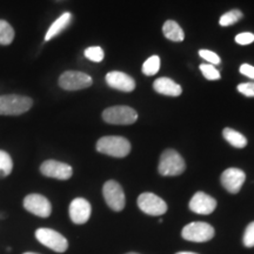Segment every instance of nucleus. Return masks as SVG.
<instances>
[{
	"mask_svg": "<svg viewBox=\"0 0 254 254\" xmlns=\"http://www.w3.org/2000/svg\"><path fill=\"white\" fill-rule=\"evenodd\" d=\"M97 151L114 158H124L131 152V144L126 138L118 135L103 136L97 142Z\"/></svg>",
	"mask_w": 254,
	"mask_h": 254,
	"instance_id": "obj_1",
	"label": "nucleus"
},
{
	"mask_svg": "<svg viewBox=\"0 0 254 254\" xmlns=\"http://www.w3.org/2000/svg\"><path fill=\"white\" fill-rule=\"evenodd\" d=\"M31 98L20 94L0 95V116H20L31 109Z\"/></svg>",
	"mask_w": 254,
	"mask_h": 254,
	"instance_id": "obj_2",
	"label": "nucleus"
},
{
	"mask_svg": "<svg viewBox=\"0 0 254 254\" xmlns=\"http://www.w3.org/2000/svg\"><path fill=\"white\" fill-rule=\"evenodd\" d=\"M186 164L182 155L174 150H166L163 152L159 161L158 171L164 177H177L184 173Z\"/></svg>",
	"mask_w": 254,
	"mask_h": 254,
	"instance_id": "obj_3",
	"label": "nucleus"
},
{
	"mask_svg": "<svg viewBox=\"0 0 254 254\" xmlns=\"http://www.w3.org/2000/svg\"><path fill=\"white\" fill-rule=\"evenodd\" d=\"M103 119L112 125H131L138 119V113L129 106H112L104 111Z\"/></svg>",
	"mask_w": 254,
	"mask_h": 254,
	"instance_id": "obj_4",
	"label": "nucleus"
},
{
	"mask_svg": "<svg viewBox=\"0 0 254 254\" xmlns=\"http://www.w3.org/2000/svg\"><path fill=\"white\" fill-rule=\"evenodd\" d=\"M182 236L184 239L192 243H206L214 237V228L207 222H190L183 228Z\"/></svg>",
	"mask_w": 254,
	"mask_h": 254,
	"instance_id": "obj_5",
	"label": "nucleus"
},
{
	"mask_svg": "<svg viewBox=\"0 0 254 254\" xmlns=\"http://www.w3.org/2000/svg\"><path fill=\"white\" fill-rule=\"evenodd\" d=\"M36 239L57 253H64L68 249V241L63 234L51 228H39L36 231Z\"/></svg>",
	"mask_w": 254,
	"mask_h": 254,
	"instance_id": "obj_6",
	"label": "nucleus"
},
{
	"mask_svg": "<svg viewBox=\"0 0 254 254\" xmlns=\"http://www.w3.org/2000/svg\"><path fill=\"white\" fill-rule=\"evenodd\" d=\"M103 195L106 204L113 211L120 212L125 207V193H124L123 187L119 185V183L114 182V180H109V182L105 183L103 187Z\"/></svg>",
	"mask_w": 254,
	"mask_h": 254,
	"instance_id": "obj_7",
	"label": "nucleus"
},
{
	"mask_svg": "<svg viewBox=\"0 0 254 254\" xmlns=\"http://www.w3.org/2000/svg\"><path fill=\"white\" fill-rule=\"evenodd\" d=\"M92 78L84 72L66 71L59 78V86L66 91H78L92 85Z\"/></svg>",
	"mask_w": 254,
	"mask_h": 254,
	"instance_id": "obj_8",
	"label": "nucleus"
},
{
	"mask_svg": "<svg viewBox=\"0 0 254 254\" xmlns=\"http://www.w3.org/2000/svg\"><path fill=\"white\" fill-rule=\"evenodd\" d=\"M138 206L142 212L148 215H163L167 211V204L160 196L153 193H141L138 198Z\"/></svg>",
	"mask_w": 254,
	"mask_h": 254,
	"instance_id": "obj_9",
	"label": "nucleus"
},
{
	"mask_svg": "<svg viewBox=\"0 0 254 254\" xmlns=\"http://www.w3.org/2000/svg\"><path fill=\"white\" fill-rule=\"evenodd\" d=\"M24 207L30 213L40 218H49L51 212H52V206H51L50 200L46 196L37 194V193L25 196Z\"/></svg>",
	"mask_w": 254,
	"mask_h": 254,
	"instance_id": "obj_10",
	"label": "nucleus"
},
{
	"mask_svg": "<svg viewBox=\"0 0 254 254\" xmlns=\"http://www.w3.org/2000/svg\"><path fill=\"white\" fill-rule=\"evenodd\" d=\"M40 172L47 178L58 180H68L72 177L73 170L69 165L57 160H46L41 164Z\"/></svg>",
	"mask_w": 254,
	"mask_h": 254,
	"instance_id": "obj_11",
	"label": "nucleus"
},
{
	"mask_svg": "<svg viewBox=\"0 0 254 254\" xmlns=\"http://www.w3.org/2000/svg\"><path fill=\"white\" fill-rule=\"evenodd\" d=\"M220 180L225 190H228L232 194H237L243 187L244 183H245L246 174L240 168L231 167L222 172Z\"/></svg>",
	"mask_w": 254,
	"mask_h": 254,
	"instance_id": "obj_12",
	"label": "nucleus"
},
{
	"mask_svg": "<svg viewBox=\"0 0 254 254\" xmlns=\"http://www.w3.org/2000/svg\"><path fill=\"white\" fill-rule=\"evenodd\" d=\"M215 207H217V200L204 192H196L190 201V209L196 214H211L214 212Z\"/></svg>",
	"mask_w": 254,
	"mask_h": 254,
	"instance_id": "obj_13",
	"label": "nucleus"
},
{
	"mask_svg": "<svg viewBox=\"0 0 254 254\" xmlns=\"http://www.w3.org/2000/svg\"><path fill=\"white\" fill-rule=\"evenodd\" d=\"M69 218L71 220L77 225H82L88 221L91 217L92 207L91 204L84 198H75L72 200L69 205Z\"/></svg>",
	"mask_w": 254,
	"mask_h": 254,
	"instance_id": "obj_14",
	"label": "nucleus"
},
{
	"mask_svg": "<svg viewBox=\"0 0 254 254\" xmlns=\"http://www.w3.org/2000/svg\"><path fill=\"white\" fill-rule=\"evenodd\" d=\"M106 82L110 87L122 92H132L135 88V81L131 75L120 71H112L106 74Z\"/></svg>",
	"mask_w": 254,
	"mask_h": 254,
	"instance_id": "obj_15",
	"label": "nucleus"
},
{
	"mask_svg": "<svg viewBox=\"0 0 254 254\" xmlns=\"http://www.w3.org/2000/svg\"><path fill=\"white\" fill-rule=\"evenodd\" d=\"M153 88L158 93L170 97H178L183 93V88L170 78H159L153 82Z\"/></svg>",
	"mask_w": 254,
	"mask_h": 254,
	"instance_id": "obj_16",
	"label": "nucleus"
},
{
	"mask_svg": "<svg viewBox=\"0 0 254 254\" xmlns=\"http://www.w3.org/2000/svg\"><path fill=\"white\" fill-rule=\"evenodd\" d=\"M71 20H72V14L69 13V12H65V13H63L58 19H57L55 23L51 25L49 31L46 32L45 40L49 41L52 39V38L58 36L59 33H62V32L68 26L69 23H71Z\"/></svg>",
	"mask_w": 254,
	"mask_h": 254,
	"instance_id": "obj_17",
	"label": "nucleus"
},
{
	"mask_svg": "<svg viewBox=\"0 0 254 254\" xmlns=\"http://www.w3.org/2000/svg\"><path fill=\"white\" fill-rule=\"evenodd\" d=\"M163 33L167 39L180 43L185 39V34H184L183 28L180 25L174 20H167L163 26Z\"/></svg>",
	"mask_w": 254,
	"mask_h": 254,
	"instance_id": "obj_18",
	"label": "nucleus"
},
{
	"mask_svg": "<svg viewBox=\"0 0 254 254\" xmlns=\"http://www.w3.org/2000/svg\"><path fill=\"white\" fill-rule=\"evenodd\" d=\"M222 135H224L225 140H226L228 144H231L233 147L236 148H244L246 147L247 145V139L244 134H241L240 132L236 131V129L230 128V127H226L222 131Z\"/></svg>",
	"mask_w": 254,
	"mask_h": 254,
	"instance_id": "obj_19",
	"label": "nucleus"
},
{
	"mask_svg": "<svg viewBox=\"0 0 254 254\" xmlns=\"http://www.w3.org/2000/svg\"><path fill=\"white\" fill-rule=\"evenodd\" d=\"M14 39V30L7 21L0 20V45H9Z\"/></svg>",
	"mask_w": 254,
	"mask_h": 254,
	"instance_id": "obj_20",
	"label": "nucleus"
},
{
	"mask_svg": "<svg viewBox=\"0 0 254 254\" xmlns=\"http://www.w3.org/2000/svg\"><path fill=\"white\" fill-rule=\"evenodd\" d=\"M13 170V161L7 152L0 150V178L9 176Z\"/></svg>",
	"mask_w": 254,
	"mask_h": 254,
	"instance_id": "obj_21",
	"label": "nucleus"
},
{
	"mask_svg": "<svg viewBox=\"0 0 254 254\" xmlns=\"http://www.w3.org/2000/svg\"><path fill=\"white\" fill-rule=\"evenodd\" d=\"M159 68H160V58L158 56H152L142 65V73L150 77V75L157 74Z\"/></svg>",
	"mask_w": 254,
	"mask_h": 254,
	"instance_id": "obj_22",
	"label": "nucleus"
},
{
	"mask_svg": "<svg viewBox=\"0 0 254 254\" xmlns=\"http://www.w3.org/2000/svg\"><path fill=\"white\" fill-rule=\"evenodd\" d=\"M241 18H243V12L240 9H232V11L226 12V13L221 15L219 24L224 27L231 26V25L238 23Z\"/></svg>",
	"mask_w": 254,
	"mask_h": 254,
	"instance_id": "obj_23",
	"label": "nucleus"
},
{
	"mask_svg": "<svg viewBox=\"0 0 254 254\" xmlns=\"http://www.w3.org/2000/svg\"><path fill=\"white\" fill-rule=\"evenodd\" d=\"M200 71L202 72L204 77L208 80H219L220 79V72L211 64H201L200 65Z\"/></svg>",
	"mask_w": 254,
	"mask_h": 254,
	"instance_id": "obj_24",
	"label": "nucleus"
},
{
	"mask_svg": "<svg viewBox=\"0 0 254 254\" xmlns=\"http://www.w3.org/2000/svg\"><path fill=\"white\" fill-rule=\"evenodd\" d=\"M85 57H86L88 60H91V62L100 63V62H103L105 55H104V51L101 47L92 46V47H88V49L85 50Z\"/></svg>",
	"mask_w": 254,
	"mask_h": 254,
	"instance_id": "obj_25",
	"label": "nucleus"
},
{
	"mask_svg": "<svg viewBox=\"0 0 254 254\" xmlns=\"http://www.w3.org/2000/svg\"><path fill=\"white\" fill-rule=\"evenodd\" d=\"M243 241L246 247H254V221L247 225Z\"/></svg>",
	"mask_w": 254,
	"mask_h": 254,
	"instance_id": "obj_26",
	"label": "nucleus"
},
{
	"mask_svg": "<svg viewBox=\"0 0 254 254\" xmlns=\"http://www.w3.org/2000/svg\"><path fill=\"white\" fill-rule=\"evenodd\" d=\"M199 56L201 57L202 59H205L206 62H208L211 65H218L220 64V57H219L217 53L212 52V51L208 50H200L199 51Z\"/></svg>",
	"mask_w": 254,
	"mask_h": 254,
	"instance_id": "obj_27",
	"label": "nucleus"
},
{
	"mask_svg": "<svg viewBox=\"0 0 254 254\" xmlns=\"http://www.w3.org/2000/svg\"><path fill=\"white\" fill-rule=\"evenodd\" d=\"M236 41L239 45H250L254 41V34L250 32H243L236 37Z\"/></svg>",
	"mask_w": 254,
	"mask_h": 254,
	"instance_id": "obj_28",
	"label": "nucleus"
},
{
	"mask_svg": "<svg viewBox=\"0 0 254 254\" xmlns=\"http://www.w3.org/2000/svg\"><path fill=\"white\" fill-rule=\"evenodd\" d=\"M238 91L246 97H254V82H244L238 85Z\"/></svg>",
	"mask_w": 254,
	"mask_h": 254,
	"instance_id": "obj_29",
	"label": "nucleus"
},
{
	"mask_svg": "<svg viewBox=\"0 0 254 254\" xmlns=\"http://www.w3.org/2000/svg\"><path fill=\"white\" fill-rule=\"evenodd\" d=\"M240 73L251 79H254V67L252 65H249V64H243V65L240 66Z\"/></svg>",
	"mask_w": 254,
	"mask_h": 254,
	"instance_id": "obj_30",
	"label": "nucleus"
},
{
	"mask_svg": "<svg viewBox=\"0 0 254 254\" xmlns=\"http://www.w3.org/2000/svg\"><path fill=\"white\" fill-rule=\"evenodd\" d=\"M176 254H198V253H194V252H178Z\"/></svg>",
	"mask_w": 254,
	"mask_h": 254,
	"instance_id": "obj_31",
	"label": "nucleus"
},
{
	"mask_svg": "<svg viewBox=\"0 0 254 254\" xmlns=\"http://www.w3.org/2000/svg\"><path fill=\"white\" fill-rule=\"evenodd\" d=\"M23 254H38V253H33V252H25Z\"/></svg>",
	"mask_w": 254,
	"mask_h": 254,
	"instance_id": "obj_32",
	"label": "nucleus"
},
{
	"mask_svg": "<svg viewBox=\"0 0 254 254\" xmlns=\"http://www.w3.org/2000/svg\"><path fill=\"white\" fill-rule=\"evenodd\" d=\"M127 254H139V253H134V252H131V253H127Z\"/></svg>",
	"mask_w": 254,
	"mask_h": 254,
	"instance_id": "obj_33",
	"label": "nucleus"
}]
</instances>
